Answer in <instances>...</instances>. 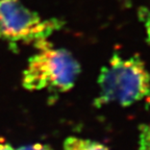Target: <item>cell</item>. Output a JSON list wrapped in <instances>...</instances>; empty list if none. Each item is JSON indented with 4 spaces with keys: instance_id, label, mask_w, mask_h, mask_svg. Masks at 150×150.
I'll list each match as a JSON object with an SVG mask.
<instances>
[{
    "instance_id": "obj_1",
    "label": "cell",
    "mask_w": 150,
    "mask_h": 150,
    "mask_svg": "<svg viewBox=\"0 0 150 150\" xmlns=\"http://www.w3.org/2000/svg\"><path fill=\"white\" fill-rule=\"evenodd\" d=\"M97 84V106H130L150 98V72L137 55L115 53L101 68Z\"/></svg>"
},
{
    "instance_id": "obj_2",
    "label": "cell",
    "mask_w": 150,
    "mask_h": 150,
    "mask_svg": "<svg viewBox=\"0 0 150 150\" xmlns=\"http://www.w3.org/2000/svg\"><path fill=\"white\" fill-rule=\"evenodd\" d=\"M38 52L29 59L23 73V87L29 91L67 92L74 86L80 66L66 49L55 48L48 40L35 44Z\"/></svg>"
},
{
    "instance_id": "obj_3",
    "label": "cell",
    "mask_w": 150,
    "mask_h": 150,
    "mask_svg": "<svg viewBox=\"0 0 150 150\" xmlns=\"http://www.w3.org/2000/svg\"><path fill=\"white\" fill-rule=\"evenodd\" d=\"M63 26L59 19H44L21 0H0V40L37 43L47 40Z\"/></svg>"
},
{
    "instance_id": "obj_4",
    "label": "cell",
    "mask_w": 150,
    "mask_h": 150,
    "mask_svg": "<svg viewBox=\"0 0 150 150\" xmlns=\"http://www.w3.org/2000/svg\"><path fill=\"white\" fill-rule=\"evenodd\" d=\"M64 150H110L103 144L89 139L69 137L64 142Z\"/></svg>"
},
{
    "instance_id": "obj_5",
    "label": "cell",
    "mask_w": 150,
    "mask_h": 150,
    "mask_svg": "<svg viewBox=\"0 0 150 150\" xmlns=\"http://www.w3.org/2000/svg\"><path fill=\"white\" fill-rule=\"evenodd\" d=\"M139 150H150V123L142 124L139 128Z\"/></svg>"
},
{
    "instance_id": "obj_6",
    "label": "cell",
    "mask_w": 150,
    "mask_h": 150,
    "mask_svg": "<svg viewBox=\"0 0 150 150\" xmlns=\"http://www.w3.org/2000/svg\"><path fill=\"white\" fill-rule=\"evenodd\" d=\"M139 19L143 24L146 39L150 43V11L147 8H140L139 11Z\"/></svg>"
},
{
    "instance_id": "obj_7",
    "label": "cell",
    "mask_w": 150,
    "mask_h": 150,
    "mask_svg": "<svg viewBox=\"0 0 150 150\" xmlns=\"http://www.w3.org/2000/svg\"><path fill=\"white\" fill-rule=\"evenodd\" d=\"M18 150H52L49 146L43 145V144H33L29 146H23V147L19 148Z\"/></svg>"
},
{
    "instance_id": "obj_8",
    "label": "cell",
    "mask_w": 150,
    "mask_h": 150,
    "mask_svg": "<svg viewBox=\"0 0 150 150\" xmlns=\"http://www.w3.org/2000/svg\"><path fill=\"white\" fill-rule=\"evenodd\" d=\"M0 150H16L15 148H13L11 145H8V144H0Z\"/></svg>"
}]
</instances>
